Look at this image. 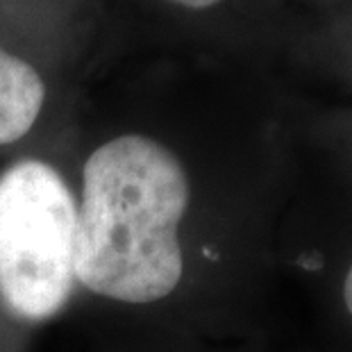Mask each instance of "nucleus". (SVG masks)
Listing matches in <instances>:
<instances>
[{
  "instance_id": "4",
  "label": "nucleus",
  "mask_w": 352,
  "mask_h": 352,
  "mask_svg": "<svg viewBox=\"0 0 352 352\" xmlns=\"http://www.w3.org/2000/svg\"><path fill=\"white\" fill-rule=\"evenodd\" d=\"M170 3L189 7V10H207V7H212V5H219L221 0H170Z\"/></svg>"
},
{
  "instance_id": "5",
  "label": "nucleus",
  "mask_w": 352,
  "mask_h": 352,
  "mask_svg": "<svg viewBox=\"0 0 352 352\" xmlns=\"http://www.w3.org/2000/svg\"><path fill=\"white\" fill-rule=\"evenodd\" d=\"M343 298H346L348 311L352 314V266H350V271L346 275V282H343Z\"/></svg>"
},
{
  "instance_id": "3",
  "label": "nucleus",
  "mask_w": 352,
  "mask_h": 352,
  "mask_svg": "<svg viewBox=\"0 0 352 352\" xmlns=\"http://www.w3.org/2000/svg\"><path fill=\"white\" fill-rule=\"evenodd\" d=\"M46 102V85L34 66L0 48V146L32 130Z\"/></svg>"
},
{
  "instance_id": "1",
  "label": "nucleus",
  "mask_w": 352,
  "mask_h": 352,
  "mask_svg": "<svg viewBox=\"0 0 352 352\" xmlns=\"http://www.w3.org/2000/svg\"><path fill=\"white\" fill-rule=\"evenodd\" d=\"M189 200L182 162L160 141L121 134L96 148L82 170L76 284L125 305L170 296L184 271Z\"/></svg>"
},
{
  "instance_id": "2",
  "label": "nucleus",
  "mask_w": 352,
  "mask_h": 352,
  "mask_svg": "<svg viewBox=\"0 0 352 352\" xmlns=\"http://www.w3.org/2000/svg\"><path fill=\"white\" fill-rule=\"evenodd\" d=\"M78 202L57 168L23 160L0 173V298L14 316L41 323L76 287Z\"/></svg>"
}]
</instances>
